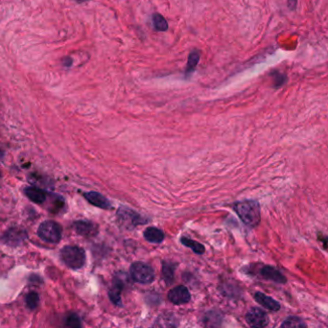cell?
I'll return each mask as SVG.
<instances>
[{"mask_svg":"<svg viewBox=\"0 0 328 328\" xmlns=\"http://www.w3.org/2000/svg\"><path fill=\"white\" fill-rule=\"evenodd\" d=\"M234 210L241 221L250 228H255L260 222V208L256 200H243L234 205Z\"/></svg>","mask_w":328,"mask_h":328,"instance_id":"obj_1","label":"cell"},{"mask_svg":"<svg viewBox=\"0 0 328 328\" xmlns=\"http://www.w3.org/2000/svg\"><path fill=\"white\" fill-rule=\"evenodd\" d=\"M61 257L67 267L78 270L86 263V253L77 246H66L61 250Z\"/></svg>","mask_w":328,"mask_h":328,"instance_id":"obj_2","label":"cell"},{"mask_svg":"<svg viewBox=\"0 0 328 328\" xmlns=\"http://www.w3.org/2000/svg\"><path fill=\"white\" fill-rule=\"evenodd\" d=\"M132 279L140 284H150L155 280V271L150 265L135 262L130 268Z\"/></svg>","mask_w":328,"mask_h":328,"instance_id":"obj_3","label":"cell"},{"mask_svg":"<svg viewBox=\"0 0 328 328\" xmlns=\"http://www.w3.org/2000/svg\"><path fill=\"white\" fill-rule=\"evenodd\" d=\"M38 235L45 242L56 244L62 238V228L54 221H45L40 224Z\"/></svg>","mask_w":328,"mask_h":328,"instance_id":"obj_4","label":"cell"},{"mask_svg":"<svg viewBox=\"0 0 328 328\" xmlns=\"http://www.w3.org/2000/svg\"><path fill=\"white\" fill-rule=\"evenodd\" d=\"M117 218L121 224L125 225L126 229H133L137 224H143L147 221H143V218L136 211L127 208H120L117 211Z\"/></svg>","mask_w":328,"mask_h":328,"instance_id":"obj_5","label":"cell"},{"mask_svg":"<svg viewBox=\"0 0 328 328\" xmlns=\"http://www.w3.org/2000/svg\"><path fill=\"white\" fill-rule=\"evenodd\" d=\"M246 320L250 327L264 328L268 325L269 318L263 310L254 307L246 314Z\"/></svg>","mask_w":328,"mask_h":328,"instance_id":"obj_6","label":"cell"},{"mask_svg":"<svg viewBox=\"0 0 328 328\" xmlns=\"http://www.w3.org/2000/svg\"><path fill=\"white\" fill-rule=\"evenodd\" d=\"M168 298L172 304L176 305L187 304L190 300V293L185 286L180 285L169 292Z\"/></svg>","mask_w":328,"mask_h":328,"instance_id":"obj_7","label":"cell"},{"mask_svg":"<svg viewBox=\"0 0 328 328\" xmlns=\"http://www.w3.org/2000/svg\"><path fill=\"white\" fill-rule=\"evenodd\" d=\"M84 197L86 198V200H88L89 204H91L92 206H94L96 208H102V209H111L112 208L111 201L103 195H101L100 193L94 192V191L85 193Z\"/></svg>","mask_w":328,"mask_h":328,"instance_id":"obj_8","label":"cell"},{"mask_svg":"<svg viewBox=\"0 0 328 328\" xmlns=\"http://www.w3.org/2000/svg\"><path fill=\"white\" fill-rule=\"evenodd\" d=\"M74 228L76 232L81 235L86 237H91L94 236L97 233L96 224H92L87 221H78L74 224Z\"/></svg>","mask_w":328,"mask_h":328,"instance_id":"obj_9","label":"cell"},{"mask_svg":"<svg viewBox=\"0 0 328 328\" xmlns=\"http://www.w3.org/2000/svg\"><path fill=\"white\" fill-rule=\"evenodd\" d=\"M24 193L35 204H42L46 200V193L38 187H27L24 190Z\"/></svg>","mask_w":328,"mask_h":328,"instance_id":"obj_10","label":"cell"},{"mask_svg":"<svg viewBox=\"0 0 328 328\" xmlns=\"http://www.w3.org/2000/svg\"><path fill=\"white\" fill-rule=\"evenodd\" d=\"M256 299L258 304L263 305L266 308L272 310V311H277L280 310V305L277 301L272 299V297L266 296L262 293H256Z\"/></svg>","mask_w":328,"mask_h":328,"instance_id":"obj_11","label":"cell"},{"mask_svg":"<svg viewBox=\"0 0 328 328\" xmlns=\"http://www.w3.org/2000/svg\"><path fill=\"white\" fill-rule=\"evenodd\" d=\"M144 238L150 243H161L164 239V233L157 228H148L144 232Z\"/></svg>","mask_w":328,"mask_h":328,"instance_id":"obj_12","label":"cell"},{"mask_svg":"<svg viewBox=\"0 0 328 328\" xmlns=\"http://www.w3.org/2000/svg\"><path fill=\"white\" fill-rule=\"evenodd\" d=\"M262 274L266 279H269V280H273V281H276L280 283H283L286 281L284 276L277 270L273 269L272 267H264L262 269Z\"/></svg>","mask_w":328,"mask_h":328,"instance_id":"obj_13","label":"cell"},{"mask_svg":"<svg viewBox=\"0 0 328 328\" xmlns=\"http://www.w3.org/2000/svg\"><path fill=\"white\" fill-rule=\"evenodd\" d=\"M200 54L198 50H194L188 57V62H187V66H186V75L192 73L197 65L199 64L200 61Z\"/></svg>","mask_w":328,"mask_h":328,"instance_id":"obj_14","label":"cell"},{"mask_svg":"<svg viewBox=\"0 0 328 328\" xmlns=\"http://www.w3.org/2000/svg\"><path fill=\"white\" fill-rule=\"evenodd\" d=\"M153 23H154V27L157 31L165 32L168 29V23H167L166 19L160 14H154Z\"/></svg>","mask_w":328,"mask_h":328,"instance_id":"obj_15","label":"cell"},{"mask_svg":"<svg viewBox=\"0 0 328 328\" xmlns=\"http://www.w3.org/2000/svg\"><path fill=\"white\" fill-rule=\"evenodd\" d=\"M282 328H306L304 320L297 317H290L283 321Z\"/></svg>","mask_w":328,"mask_h":328,"instance_id":"obj_16","label":"cell"},{"mask_svg":"<svg viewBox=\"0 0 328 328\" xmlns=\"http://www.w3.org/2000/svg\"><path fill=\"white\" fill-rule=\"evenodd\" d=\"M181 241H182V243L184 244V246H186V247H188V248H192L193 251H195V253L198 254V255H201V254L205 253L204 246H203L201 244H200V243H198L197 241L191 240V239L185 238V237H183V238L181 239Z\"/></svg>","mask_w":328,"mask_h":328,"instance_id":"obj_17","label":"cell"},{"mask_svg":"<svg viewBox=\"0 0 328 328\" xmlns=\"http://www.w3.org/2000/svg\"><path fill=\"white\" fill-rule=\"evenodd\" d=\"M39 295L36 293V292H30L27 296H26V298H25V301H26V305L28 306L29 309L31 310H34L38 307V304H39Z\"/></svg>","mask_w":328,"mask_h":328,"instance_id":"obj_18","label":"cell"},{"mask_svg":"<svg viewBox=\"0 0 328 328\" xmlns=\"http://www.w3.org/2000/svg\"><path fill=\"white\" fill-rule=\"evenodd\" d=\"M64 328H81L79 318L74 314L69 315L64 322Z\"/></svg>","mask_w":328,"mask_h":328,"instance_id":"obj_19","label":"cell"},{"mask_svg":"<svg viewBox=\"0 0 328 328\" xmlns=\"http://www.w3.org/2000/svg\"><path fill=\"white\" fill-rule=\"evenodd\" d=\"M273 80H274V84H275V87H280L283 85L284 81H285V76L283 74H280L279 72L274 73V76H273Z\"/></svg>","mask_w":328,"mask_h":328,"instance_id":"obj_20","label":"cell"},{"mask_svg":"<svg viewBox=\"0 0 328 328\" xmlns=\"http://www.w3.org/2000/svg\"><path fill=\"white\" fill-rule=\"evenodd\" d=\"M297 5V0H288V7L291 11H295Z\"/></svg>","mask_w":328,"mask_h":328,"instance_id":"obj_21","label":"cell"},{"mask_svg":"<svg viewBox=\"0 0 328 328\" xmlns=\"http://www.w3.org/2000/svg\"><path fill=\"white\" fill-rule=\"evenodd\" d=\"M76 1H78V2H86V1H88V0H76Z\"/></svg>","mask_w":328,"mask_h":328,"instance_id":"obj_22","label":"cell"}]
</instances>
